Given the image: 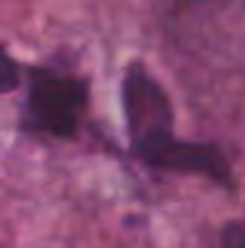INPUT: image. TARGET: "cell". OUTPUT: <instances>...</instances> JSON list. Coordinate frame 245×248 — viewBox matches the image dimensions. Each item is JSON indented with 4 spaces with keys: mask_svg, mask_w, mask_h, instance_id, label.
<instances>
[{
    "mask_svg": "<svg viewBox=\"0 0 245 248\" xmlns=\"http://www.w3.org/2000/svg\"><path fill=\"white\" fill-rule=\"evenodd\" d=\"M122 104L130 130V144L138 162L156 165L159 156L176 141L173 107L165 87L147 72V66L133 61L122 78Z\"/></svg>",
    "mask_w": 245,
    "mask_h": 248,
    "instance_id": "obj_1",
    "label": "cell"
},
{
    "mask_svg": "<svg viewBox=\"0 0 245 248\" xmlns=\"http://www.w3.org/2000/svg\"><path fill=\"white\" fill-rule=\"evenodd\" d=\"M87 81L58 69H32L23 127L55 139H72L87 110Z\"/></svg>",
    "mask_w": 245,
    "mask_h": 248,
    "instance_id": "obj_2",
    "label": "cell"
},
{
    "mask_svg": "<svg viewBox=\"0 0 245 248\" xmlns=\"http://www.w3.org/2000/svg\"><path fill=\"white\" fill-rule=\"evenodd\" d=\"M17 84H20V66L0 46V93H12Z\"/></svg>",
    "mask_w": 245,
    "mask_h": 248,
    "instance_id": "obj_3",
    "label": "cell"
},
{
    "mask_svg": "<svg viewBox=\"0 0 245 248\" xmlns=\"http://www.w3.org/2000/svg\"><path fill=\"white\" fill-rule=\"evenodd\" d=\"M222 248H245V219L228 222L222 228Z\"/></svg>",
    "mask_w": 245,
    "mask_h": 248,
    "instance_id": "obj_4",
    "label": "cell"
}]
</instances>
